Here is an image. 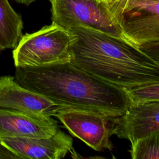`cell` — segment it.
Segmentation results:
<instances>
[{
	"instance_id": "6da1fadb",
	"label": "cell",
	"mask_w": 159,
	"mask_h": 159,
	"mask_svg": "<svg viewBox=\"0 0 159 159\" xmlns=\"http://www.w3.org/2000/svg\"><path fill=\"white\" fill-rule=\"evenodd\" d=\"M14 78L23 87L65 108L117 117L123 115L131 105L125 88L107 82L70 61L16 68Z\"/></svg>"
},
{
	"instance_id": "7a4b0ae2",
	"label": "cell",
	"mask_w": 159,
	"mask_h": 159,
	"mask_svg": "<svg viewBox=\"0 0 159 159\" xmlns=\"http://www.w3.org/2000/svg\"><path fill=\"white\" fill-rule=\"evenodd\" d=\"M68 31L70 61L78 68L125 89L159 83V64L127 40L86 27Z\"/></svg>"
},
{
	"instance_id": "3957f363",
	"label": "cell",
	"mask_w": 159,
	"mask_h": 159,
	"mask_svg": "<svg viewBox=\"0 0 159 159\" xmlns=\"http://www.w3.org/2000/svg\"><path fill=\"white\" fill-rule=\"evenodd\" d=\"M72 35L52 23L37 32L25 34L12 51L16 68L41 66L70 61Z\"/></svg>"
},
{
	"instance_id": "277c9868",
	"label": "cell",
	"mask_w": 159,
	"mask_h": 159,
	"mask_svg": "<svg viewBox=\"0 0 159 159\" xmlns=\"http://www.w3.org/2000/svg\"><path fill=\"white\" fill-rule=\"evenodd\" d=\"M48 1L52 23L66 30L86 27L125 39L109 7L101 0Z\"/></svg>"
},
{
	"instance_id": "5b68a950",
	"label": "cell",
	"mask_w": 159,
	"mask_h": 159,
	"mask_svg": "<svg viewBox=\"0 0 159 159\" xmlns=\"http://www.w3.org/2000/svg\"><path fill=\"white\" fill-rule=\"evenodd\" d=\"M109 9L132 43L138 47L159 41V0H126Z\"/></svg>"
},
{
	"instance_id": "8992f818",
	"label": "cell",
	"mask_w": 159,
	"mask_h": 159,
	"mask_svg": "<svg viewBox=\"0 0 159 159\" xmlns=\"http://www.w3.org/2000/svg\"><path fill=\"white\" fill-rule=\"evenodd\" d=\"M55 116L71 134L94 150H112L113 146L110 137L114 134L112 120L115 117L73 108L61 109Z\"/></svg>"
},
{
	"instance_id": "52a82bcc",
	"label": "cell",
	"mask_w": 159,
	"mask_h": 159,
	"mask_svg": "<svg viewBox=\"0 0 159 159\" xmlns=\"http://www.w3.org/2000/svg\"><path fill=\"white\" fill-rule=\"evenodd\" d=\"M0 108L48 117L55 116L59 110L65 107L23 87L14 77L4 76L0 78Z\"/></svg>"
},
{
	"instance_id": "ba28073f",
	"label": "cell",
	"mask_w": 159,
	"mask_h": 159,
	"mask_svg": "<svg viewBox=\"0 0 159 159\" xmlns=\"http://www.w3.org/2000/svg\"><path fill=\"white\" fill-rule=\"evenodd\" d=\"M0 144L17 158L60 159L73 149L72 138L60 129L49 137L6 138Z\"/></svg>"
},
{
	"instance_id": "9c48e42d",
	"label": "cell",
	"mask_w": 159,
	"mask_h": 159,
	"mask_svg": "<svg viewBox=\"0 0 159 159\" xmlns=\"http://www.w3.org/2000/svg\"><path fill=\"white\" fill-rule=\"evenodd\" d=\"M112 129L130 143L159 131V101L131 104L123 115L113 118Z\"/></svg>"
},
{
	"instance_id": "30bf717a",
	"label": "cell",
	"mask_w": 159,
	"mask_h": 159,
	"mask_svg": "<svg viewBox=\"0 0 159 159\" xmlns=\"http://www.w3.org/2000/svg\"><path fill=\"white\" fill-rule=\"evenodd\" d=\"M52 117H40L16 110L0 108V140L6 138H47L58 130Z\"/></svg>"
},
{
	"instance_id": "8fae6325",
	"label": "cell",
	"mask_w": 159,
	"mask_h": 159,
	"mask_svg": "<svg viewBox=\"0 0 159 159\" xmlns=\"http://www.w3.org/2000/svg\"><path fill=\"white\" fill-rule=\"evenodd\" d=\"M21 16L11 6L9 0H0V52L14 48L22 36Z\"/></svg>"
},
{
	"instance_id": "7c38bea8",
	"label": "cell",
	"mask_w": 159,
	"mask_h": 159,
	"mask_svg": "<svg viewBox=\"0 0 159 159\" xmlns=\"http://www.w3.org/2000/svg\"><path fill=\"white\" fill-rule=\"evenodd\" d=\"M129 153L132 159H159V131L132 143Z\"/></svg>"
},
{
	"instance_id": "4fadbf2b",
	"label": "cell",
	"mask_w": 159,
	"mask_h": 159,
	"mask_svg": "<svg viewBox=\"0 0 159 159\" xmlns=\"http://www.w3.org/2000/svg\"><path fill=\"white\" fill-rule=\"evenodd\" d=\"M125 91L131 104L159 101V83L125 89Z\"/></svg>"
},
{
	"instance_id": "5bb4252c",
	"label": "cell",
	"mask_w": 159,
	"mask_h": 159,
	"mask_svg": "<svg viewBox=\"0 0 159 159\" xmlns=\"http://www.w3.org/2000/svg\"><path fill=\"white\" fill-rule=\"evenodd\" d=\"M138 47L145 53L157 52H159V41L144 43L138 46Z\"/></svg>"
},
{
	"instance_id": "9a60e30c",
	"label": "cell",
	"mask_w": 159,
	"mask_h": 159,
	"mask_svg": "<svg viewBox=\"0 0 159 159\" xmlns=\"http://www.w3.org/2000/svg\"><path fill=\"white\" fill-rule=\"evenodd\" d=\"M101 1H103L104 2H105L108 6L109 7H111V6H112L115 4H117L119 2H123L126 0H101Z\"/></svg>"
},
{
	"instance_id": "2e32d148",
	"label": "cell",
	"mask_w": 159,
	"mask_h": 159,
	"mask_svg": "<svg viewBox=\"0 0 159 159\" xmlns=\"http://www.w3.org/2000/svg\"><path fill=\"white\" fill-rule=\"evenodd\" d=\"M146 54L150 56L152 59H153L155 61H157L159 64V52H152V53H148Z\"/></svg>"
},
{
	"instance_id": "e0dca14e",
	"label": "cell",
	"mask_w": 159,
	"mask_h": 159,
	"mask_svg": "<svg viewBox=\"0 0 159 159\" xmlns=\"http://www.w3.org/2000/svg\"><path fill=\"white\" fill-rule=\"evenodd\" d=\"M17 2L22 4H24L26 6L30 5L31 3L34 2L35 0H15Z\"/></svg>"
}]
</instances>
